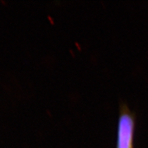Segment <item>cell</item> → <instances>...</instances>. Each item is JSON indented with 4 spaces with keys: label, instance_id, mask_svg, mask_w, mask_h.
<instances>
[{
    "label": "cell",
    "instance_id": "6da1fadb",
    "mask_svg": "<svg viewBox=\"0 0 148 148\" xmlns=\"http://www.w3.org/2000/svg\"><path fill=\"white\" fill-rule=\"evenodd\" d=\"M135 114L125 103L119 106L117 122L116 148H133Z\"/></svg>",
    "mask_w": 148,
    "mask_h": 148
}]
</instances>
